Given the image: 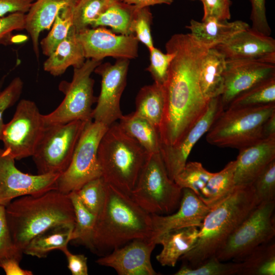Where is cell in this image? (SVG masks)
<instances>
[{
  "instance_id": "1",
  "label": "cell",
  "mask_w": 275,
  "mask_h": 275,
  "mask_svg": "<svg viewBox=\"0 0 275 275\" xmlns=\"http://www.w3.org/2000/svg\"><path fill=\"white\" fill-rule=\"evenodd\" d=\"M165 47L175 56L162 86L165 104L158 133L161 144L169 146L177 143L207 109L210 100L202 93L199 75L203 59L210 48L190 33L173 35Z\"/></svg>"
},
{
  "instance_id": "2",
  "label": "cell",
  "mask_w": 275,
  "mask_h": 275,
  "mask_svg": "<svg viewBox=\"0 0 275 275\" xmlns=\"http://www.w3.org/2000/svg\"><path fill=\"white\" fill-rule=\"evenodd\" d=\"M152 234L151 214L129 195L106 183L104 201L96 216L91 250L97 252L114 250L135 239H151Z\"/></svg>"
},
{
  "instance_id": "3",
  "label": "cell",
  "mask_w": 275,
  "mask_h": 275,
  "mask_svg": "<svg viewBox=\"0 0 275 275\" xmlns=\"http://www.w3.org/2000/svg\"><path fill=\"white\" fill-rule=\"evenodd\" d=\"M5 213L13 241L22 252L34 237L46 229L74 223L75 220L68 195L57 189L17 198L5 206Z\"/></svg>"
},
{
  "instance_id": "4",
  "label": "cell",
  "mask_w": 275,
  "mask_h": 275,
  "mask_svg": "<svg viewBox=\"0 0 275 275\" xmlns=\"http://www.w3.org/2000/svg\"><path fill=\"white\" fill-rule=\"evenodd\" d=\"M259 203L252 185L236 186L230 196L207 213L199 228L195 246L179 260L193 268L215 256L230 235Z\"/></svg>"
},
{
  "instance_id": "5",
  "label": "cell",
  "mask_w": 275,
  "mask_h": 275,
  "mask_svg": "<svg viewBox=\"0 0 275 275\" xmlns=\"http://www.w3.org/2000/svg\"><path fill=\"white\" fill-rule=\"evenodd\" d=\"M148 154L115 122L109 126L98 148L104 181L130 195Z\"/></svg>"
},
{
  "instance_id": "6",
  "label": "cell",
  "mask_w": 275,
  "mask_h": 275,
  "mask_svg": "<svg viewBox=\"0 0 275 275\" xmlns=\"http://www.w3.org/2000/svg\"><path fill=\"white\" fill-rule=\"evenodd\" d=\"M274 113L275 103L227 108L215 119L206 132V140L217 147L241 150L264 139V125Z\"/></svg>"
},
{
  "instance_id": "7",
  "label": "cell",
  "mask_w": 275,
  "mask_h": 275,
  "mask_svg": "<svg viewBox=\"0 0 275 275\" xmlns=\"http://www.w3.org/2000/svg\"><path fill=\"white\" fill-rule=\"evenodd\" d=\"M182 189L170 178L160 153L148 154L130 196L151 214H168L179 206Z\"/></svg>"
},
{
  "instance_id": "8",
  "label": "cell",
  "mask_w": 275,
  "mask_h": 275,
  "mask_svg": "<svg viewBox=\"0 0 275 275\" xmlns=\"http://www.w3.org/2000/svg\"><path fill=\"white\" fill-rule=\"evenodd\" d=\"M101 61L88 59L79 67L74 68L71 82L63 81L59 90L65 95L60 105L52 112L43 115L45 126L62 124L76 120L92 121L94 81L91 75Z\"/></svg>"
},
{
  "instance_id": "9",
  "label": "cell",
  "mask_w": 275,
  "mask_h": 275,
  "mask_svg": "<svg viewBox=\"0 0 275 275\" xmlns=\"http://www.w3.org/2000/svg\"><path fill=\"white\" fill-rule=\"evenodd\" d=\"M275 201L259 203L230 235L215 254L222 261L239 262L275 236Z\"/></svg>"
},
{
  "instance_id": "10",
  "label": "cell",
  "mask_w": 275,
  "mask_h": 275,
  "mask_svg": "<svg viewBox=\"0 0 275 275\" xmlns=\"http://www.w3.org/2000/svg\"><path fill=\"white\" fill-rule=\"evenodd\" d=\"M107 128L93 120L86 124L68 167L57 179V190L67 195L78 190L88 182L101 177L97 152Z\"/></svg>"
},
{
  "instance_id": "11",
  "label": "cell",
  "mask_w": 275,
  "mask_h": 275,
  "mask_svg": "<svg viewBox=\"0 0 275 275\" xmlns=\"http://www.w3.org/2000/svg\"><path fill=\"white\" fill-rule=\"evenodd\" d=\"M88 122L76 120L46 126L32 156L38 174H61L67 169Z\"/></svg>"
},
{
  "instance_id": "12",
  "label": "cell",
  "mask_w": 275,
  "mask_h": 275,
  "mask_svg": "<svg viewBox=\"0 0 275 275\" xmlns=\"http://www.w3.org/2000/svg\"><path fill=\"white\" fill-rule=\"evenodd\" d=\"M45 127L36 103L20 100L12 118L4 125L1 139L3 149L16 160L32 156Z\"/></svg>"
},
{
  "instance_id": "13",
  "label": "cell",
  "mask_w": 275,
  "mask_h": 275,
  "mask_svg": "<svg viewBox=\"0 0 275 275\" xmlns=\"http://www.w3.org/2000/svg\"><path fill=\"white\" fill-rule=\"evenodd\" d=\"M129 60L118 59L114 64H100L94 72L101 77V89L92 120L108 127L123 115L120 99L126 85Z\"/></svg>"
},
{
  "instance_id": "14",
  "label": "cell",
  "mask_w": 275,
  "mask_h": 275,
  "mask_svg": "<svg viewBox=\"0 0 275 275\" xmlns=\"http://www.w3.org/2000/svg\"><path fill=\"white\" fill-rule=\"evenodd\" d=\"M15 159L0 148V205L6 206L26 195H39L56 189L60 174L32 175L17 168Z\"/></svg>"
},
{
  "instance_id": "15",
  "label": "cell",
  "mask_w": 275,
  "mask_h": 275,
  "mask_svg": "<svg viewBox=\"0 0 275 275\" xmlns=\"http://www.w3.org/2000/svg\"><path fill=\"white\" fill-rule=\"evenodd\" d=\"M86 59L101 61L111 57L133 59L138 57L139 41L134 35H116L104 27L86 28L77 33Z\"/></svg>"
},
{
  "instance_id": "16",
  "label": "cell",
  "mask_w": 275,
  "mask_h": 275,
  "mask_svg": "<svg viewBox=\"0 0 275 275\" xmlns=\"http://www.w3.org/2000/svg\"><path fill=\"white\" fill-rule=\"evenodd\" d=\"M223 110L220 96L210 99L205 113L177 143L173 145H161L160 153L171 179L174 180L183 168L195 145Z\"/></svg>"
},
{
  "instance_id": "17",
  "label": "cell",
  "mask_w": 275,
  "mask_h": 275,
  "mask_svg": "<svg viewBox=\"0 0 275 275\" xmlns=\"http://www.w3.org/2000/svg\"><path fill=\"white\" fill-rule=\"evenodd\" d=\"M275 77V64L251 60L226 61L224 88L220 96L223 109L237 96Z\"/></svg>"
},
{
  "instance_id": "18",
  "label": "cell",
  "mask_w": 275,
  "mask_h": 275,
  "mask_svg": "<svg viewBox=\"0 0 275 275\" xmlns=\"http://www.w3.org/2000/svg\"><path fill=\"white\" fill-rule=\"evenodd\" d=\"M156 245L150 239H135L96 262L113 268L120 275H156L158 273L151 262V255Z\"/></svg>"
},
{
  "instance_id": "19",
  "label": "cell",
  "mask_w": 275,
  "mask_h": 275,
  "mask_svg": "<svg viewBox=\"0 0 275 275\" xmlns=\"http://www.w3.org/2000/svg\"><path fill=\"white\" fill-rule=\"evenodd\" d=\"M214 48L227 61L251 60L275 64V40L250 27Z\"/></svg>"
},
{
  "instance_id": "20",
  "label": "cell",
  "mask_w": 275,
  "mask_h": 275,
  "mask_svg": "<svg viewBox=\"0 0 275 275\" xmlns=\"http://www.w3.org/2000/svg\"><path fill=\"white\" fill-rule=\"evenodd\" d=\"M210 210L193 190L183 188L177 211L167 215L151 214L153 234L151 239L155 242L160 235L173 230L191 226L200 228Z\"/></svg>"
},
{
  "instance_id": "21",
  "label": "cell",
  "mask_w": 275,
  "mask_h": 275,
  "mask_svg": "<svg viewBox=\"0 0 275 275\" xmlns=\"http://www.w3.org/2000/svg\"><path fill=\"white\" fill-rule=\"evenodd\" d=\"M275 159V136L263 139L239 150L235 160V186L252 185L258 175Z\"/></svg>"
},
{
  "instance_id": "22",
  "label": "cell",
  "mask_w": 275,
  "mask_h": 275,
  "mask_svg": "<svg viewBox=\"0 0 275 275\" xmlns=\"http://www.w3.org/2000/svg\"><path fill=\"white\" fill-rule=\"evenodd\" d=\"M78 0H34L25 14V30L30 35L37 58L41 33L50 29L56 17L63 8L75 6Z\"/></svg>"
},
{
  "instance_id": "23",
  "label": "cell",
  "mask_w": 275,
  "mask_h": 275,
  "mask_svg": "<svg viewBox=\"0 0 275 275\" xmlns=\"http://www.w3.org/2000/svg\"><path fill=\"white\" fill-rule=\"evenodd\" d=\"M199 228L195 226L182 228L165 232L155 240L162 249L156 256L157 261L163 266L174 267L177 261L195 245Z\"/></svg>"
},
{
  "instance_id": "24",
  "label": "cell",
  "mask_w": 275,
  "mask_h": 275,
  "mask_svg": "<svg viewBox=\"0 0 275 275\" xmlns=\"http://www.w3.org/2000/svg\"><path fill=\"white\" fill-rule=\"evenodd\" d=\"M47 57L43 69L54 76L61 75L70 66L74 68L83 65L86 59L73 26L66 38Z\"/></svg>"
},
{
  "instance_id": "25",
  "label": "cell",
  "mask_w": 275,
  "mask_h": 275,
  "mask_svg": "<svg viewBox=\"0 0 275 275\" xmlns=\"http://www.w3.org/2000/svg\"><path fill=\"white\" fill-rule=\"evenodd\" d=\"M186 28L190 31V34L197 41L212 48L248 29L250 26L241 20L228 22L208 20L199 22L193 19Z\"/></svg>"
},
{
  "instance_id": "26",
  "label": "cell",
  "mask_w": 275,
  "mask_h": 275,
  "mask_svg": "<svg viewBox=\"0 0 275 275\" xmlns=\"http://www.w3.org/2000/svg\"><path fill=\"white\" fill-rule=\"evenodd\" d=\"M226 60L214 47L208 49L201 67L199 84L202 93L207 100L218 97L224 88Z\"/></svg>"
},
{
  "instance_id": "27",
  "label": "cell",
  "mask_w": 275,
  "mask_h": 275,
  "mask_svg": "<svg viewBox=\"0 0 275 275\" xmlns=\"http://www.w3.org/2000/svg\"><path fill=\"white\" fill-rule=\"evenodd\" d=\"M74 223L53 226L34 237L23 250V254L43 258L52 251L62 250L71 241Z\"/></svg>"
},
{
  "instance_id": "28",
  "label": "cell",
  "mask_w": 275,
  "mask_h": 275,
  "mask_svg": "<svg viewBox=\"0 0 275 275\" xmlns=\"http://www.w3.org/2000/svg\"><path fill=\"white\" fill-rule=\"evenodd\" d=\"M120 127L136 141L148 154L160 153L161 142L157 128L148 120L134 112L122 115Z\"/></svg>"
},
{
  "instance_id": "29",
  "label": "cell",
  "mask_w": 275,
  "mask_h": 275,
  "mask_svg": "<svg viewBox=\"0 0 275 275\" xmlns=\"http://www.w3.org/2000/svg\"><path fill=\"white\" fill-rule=\"evenodd\" d=\"M235 160L228 163L219 172L212 174L198 197L211 210L230 196L236 187L234 182Z\"/></svg>"
},
{
  "instance_id": "30",
  "label": "cell",
  "mask_w": 275,
  "mask_h": 275,
  "mask_svg": "<svg viewBox=\"0 0 275 275\" xmlns=\"http://www.w3.org/2000/svg\"><path fill=\"white\" fill-rule=\"evenodd\" d=\"M164 104L163 86L154 82L144 86L139 91L134 112L148 120L158 131L163 118Z\"/></svg>"
},
{
  "instance_id": "31",
  "label": "cell",
  "mask_w": 275,
  "mask_h": 275,
  "mask_svg": "<svg viewBox=\"0 0 275 275\" xmlns=\"http://www.w3.org/2000/svg\"><path fill=\"white\" fill-rule=\"evenodd\" d=\"M240 275H274L275 243L274 240L258 246L240 261Z\"/></svg>"
},
{
  "instance_id": "32",
  "label": "cell",
  "mask_w": 275,
  "mask_h": 275,
  "mask_svg": "<svg viewBox=\"0 0 275 275\" xmlns=\"http://www.w3.org/2000/svg\"><path fill=\"white\" fill-rule=\"evenodd\" d=\"M136 8L120 0H114L90 26H109L114 32L121 35H132L130 26Z\"/></svg>"
},
{
  "instance_id": "33",
  "label": "cell",
  "mask_w": 275,
  "mask_h": 275,
  "mask_svg": "<svg viewBox=\"0 0 275 275\" xmlns=\"http://www.w3.org/2000/svg\"><path fill=\"white\" fill-rule=\"evenodd\" d=\"M72 204L75 220L71 241L92 248V240L96 216L82 203L75 191L68 194Z\"/></svg>"
},
{
  "instance_id": "34",
  "label": "cell",
  "mask_w": 275,
  "mask_h": 275,
  "mask_svg": "<svg viewBox=\"0 0 275 275\" xmlns=\"http://www.w3.org/2000/svg\"><path fill=\"white\" fill-rule=\"evenodd\" d=\"M273 103H275V77L261 82L241 93L234 98L226 109L253 107Z\"/></svg>"
},
{
  "instance_id": "35",
  "label": "cell",
  "mask_w": 275,
  "mask_h": 275,
  "mask_svg": "<svg viewBox=\"0 0 275 275\" xmlns=\"http://www.w3.org/2000/svg\"><path fill=\"white\" fill-rule=\"evenodd\" d=\"M74 7H66L60 10L56 17L50 31L40 41L41 48L45 56L48 57L67 37L73 26Z\"/></svg>"
},
{
  "instance_id": "36",
  "label": "cell",
  "mask_w": 275,
  "mask_h": 275,
  "mask_svg": "<svg viewBox=\"0 0 275 275\" xmlns=\"http://www.w3.org/2000/svg\"><path fill=\"white\" fill-rule=\"evenodd\" d=\"M114 0H78L73 10V26L78 33L90 26Z\"/></svg>"
},
{
  "instance_id": "37",
  "label": "cell",
  "mask_w": 275,
  "mask_h": 275,
  "mask_svg": "<svg viewBox=\"0 0 275 275\" xmlns=\"http://www.w3.org/2000/svg\"><path fill=\"white\" fill-rule=\"evenodd\" d=\"M240 268V262L220 261L213 256L195 267L183 265L175 275H233L238 274Z\"/></svg>"
},
{
  "instance_id": "38",
  "label": "cell",
  "mask_w": 275,
  "mask_h": 275,
  "mask_svg": "<svg viewBox=\"0 0 275 275\" xmlns=\"http://www.w3.org/2000/svg\"><path fill=\"white\" fill-rule=\"evenodd\" d=\"M212 174L205 169L201 162H187L174 181L182 189H190L198 196Z\"/></svg>"
},
{
  "instance_id": "39",
  "label": "cell",
  "mask_w": 275,
  "mask_h": 275,
  "mask_svg": "<svg viewBox=\"0 0 275 275\" xmlns=\"http://www.w3.org/2000/svg\"><path fill=\"white\" fill-rule=\"evenodd\" d=\"M106 183L102 177L93 179L75 191L84 205L96 216L105 198Z\"/></svg>"
},
{
  "instance_id": "40",
  "label": "cell",
  "mask_w": 275,
  "mask_h": 275,
  "mask_svg": "<svg viewBox=\"0 0 275 275\" xmlns=\"http://www.w3.org/2000/svg\"><path fill=\"white\" fill-rule=\"evenodd\" d=\"M150 64L146 69L151 74L154 82L163 86L167 80L171 63L175 53L166 50L163 53L159 49L153 47L149 50Z\"/></svg>"
},
{
  "instance_id": "41",
  "label": "cell",
  "mask_w": 275,
  "mask_h": 275,
  "mask_svg": "<svg viewBox=\"0 0 275 275\" xmlns=\"http://www.w3.org/2000/svg\"><path fill=\"white\" fill-rule=\"evenodd\" d=\"M152 15L149 7L136 8L130 26V31L139 42L148 49L154 46L151 32Z\"/></svg>"
},
{
  "instance_id": "42",
  "label": "cell",
  "mask_w": 275,
  "mask_h": 275,
  "mask_svg": "<svg viewBox=\"0 0 275 275\" xmlns=\"http://www.w3.org/2000/svg\"><path fill=\"white\" fill-rule=\"evenodd\" d=\"M252 185L260 203L275 201V159L258 175Z\"/></svg>"
},
{
  "instance_id": "43",
  "label": "cell",
  "mask_w": 275,
  "mask_h": 275,
  "mask_svg": "<svg viewBox=\"0 0 275 275\" xmlns=\"http://www.w3.org/2000/svg\"><path fill=\"white\" fill-rule=\"evenodd\" d=\"M23 254L12 239L6 219L5 206L0 205V264L11 258L21 261Z\"/></svg>"
},
{
  "instance_id": "44",
  "label": "cell",
  "mask_w": 275,
  "mask_h": 275,
  "mask_svg": "<svg viewBox=\"0 0 275 275\" xmlns=\"http://www.w3.org/2000/svg\"><path fill=\"white\" fill-rule=\"evenodd\" d=\"M23 82L19 77L13 78L2 91H0V141L5 125L3 114L19 99L23 90Z\"/></svg>"
},
{
  "instance_id": "45",
  "label": "cell",
  "mask_w": 275,
  "mask_h": 275,
  "mask_svg": "<svg viewBox=\"0 0 275 275\" xmlns=\"http://www.w3.org/2000/svg\"><path fill=\"white\" fill-rule=\"evenodd\" d=\"M25 20V14L21 12L0 17V45L10 43L14 31L24 30Z\"/></svg>"
},
{
  "instance_id": "46",
  "label": "cell",
  "mask_w": 275,
  "mask_h": 275,
  "mask_svg": "<svg viewBox=\"0 0 275 275\" xmlns=\"http://www.w3.org/2000/svg\"><path fill=\"white\" fill-rule=\"evenodd\" d=\"M203 6L202 21L216 20L228 21L231 18L230 0H200Z\"/></svg>"
},
{
  "instance_id": "47",
  "label": "cell",
  "mask_w": 275,
  "mask_h": 275,
  "mask_svg": "<svg viewBox=\"0 0 275 275\" xmlns=\"http://www.w3.org/2000/svg\"><path fill=\"white\" fill-rule=\"evenodd\" d=\"M251 4L250 19L252 30L262 34L270 36L271 29L266 14L265 0H249Z\"/></svg>"
},
{
  "instance_id": "48",
  "label": "cell",
  "mask_w": 275,
  "mask_h": 275,
  "mask_svg": "<svg viewBox=\"0 0 275 275\" xmlns=\"http://www.w3.org/2000/svg\"><path fill=\"white\" fill-rule=\"evenodd\" d=\"M67 260V267L72 275H88L87 258L82 254H73L67 247L61 250Z\"/></svg>"
},
{
  "instance_id": "49",
  "label": "cell",
  "mask_w": 275,
  "mask_h": 275,
  "mask_svg": "<svg viewBox=\"0 0 275 275\" xmlns=\"http://www.w3.org/2000/svg\"><path fill=\"white\" fill-rule=\"evenodd\" d=\"M34 0H0V17L10 13L26 14Z\"/></svg>"
},
{
  "instance_id": "50",
  "label": "cell",
  "mask_w": 275,
  "mask_h": 275,
  "mask_svg": "<svg viewBox=\"0 0 275 275\" xmlns=\"http://www.w3.org/2000/svg\"><path fill=\"white\" fill-rule=\"evenodd\" d=\"M20 261L14 258L8 259L1 263L0 267L7 275H32V271L20 267Z\"/></svg>"
},
{
  "instance_id": "51",
  "label": "cell",
  "mask_w": 275,
  "mask_h": 275,
  "mask_svg": "<svg viewBox=\"0 0 275 275\" xmlns=\"http://www.w3.org/2000/svg\"><path fill=\"white\" fill-rule=\"evenodd\" d=\"M129 5H132L136 8L149 7L158 4L171 5L174 0H120Z\"/></svg>"
},
{
  "instance_id": "52",
  "label": "cell",
  "mask_w": 275,
  "mask_h": 275,
  "mask_svg": "<svg viewBox=\"0 0 275 275\" xmlns=\"http://www.w3.org/2000/svg\"><path fill=\"white\" fill-rule=\"evenodd\" d=\"M263 138L275 136V113L265 122L263 129Z\"/></svg>"
},
{
  "instance_id": "53",
  "label": "cell",
  "mask_w": 275,
  "mask_h": 275,
  "mask_svg": "<svg viewBox=\"0 0 275 275\" xmlns=\"http://www.w3.org/2000/svg\"><path fill=\"white\" fill-rule=\"evenodd\" d=\"M1 84H0V91H1Z\"/></svg>"
},
{
  "instance_id": "54",
  "label": "cell",
  "mask_w": 275,
  "mask_h": 275,
  "mask_svg": "<svg viewBox=\"0 0 275 275\" xmlns=\"http://www.w3.org/2000/svg\"><path fill=\"white\" fill-rule=\"evenodd\" d=\"M192 1H194V0H192Z\"/></svg>"
}]
</instances>
